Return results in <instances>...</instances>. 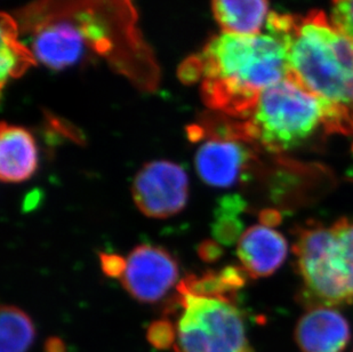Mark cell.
Returning <instances> with one entry per match:
<instances>
[{"label": "cell", "mask_w": 353, "mask_h": 352, "mask_svg": "<svg viewBox=\"0 0 353 352\" xmlns=\"http://www.w3.org/2000/svg\"><path fill=\"white\" fill-rule=\"evenodd\" d=\"M100 262L104 275L110 278H121L126 271L127 261L118 254L101 253Z\"/></svg>", "instance_id": "obj_20"}, {"label": "cell", "mask_w": 353, "mask_h": 352, "mask_svg": "<svg viewBox=\"0 0 353 352\" xmlns=\"http://www.w3.org/2000/svg\"><path fill=\"white\" fill-rule=\"evenodd\" d=\"M184 83L201 80V95L210 109L246 119L261 93L290 76L286 43L268 31L254 36L221 34L180 69Z\"/></svg>", "instance_id": "obj_2"}, {"label": "cell", "mask_w": 353, "mask_h": 352, "mask_svg": "<svg viewBox=\"0 0 353 352\" xmlns=\"http://www.w3.org/2000/svg\"><path fill=\"white\" fill-rule=\"evenodd\" d=\"M179 278V266L165 249L140 245L127 259L126 271L121 282L134 299L154 303L166 295Z\"/></svg>", "instance_id": "obj_8"}, {"label": "cell", "mask_w": 353, "mask_h": 352, "mask_svg": "<svg viewBox=\"0 0 353 352\" xmlns=\"http://www.w3.org/2000/svg\"><path fill=\"white\" fill-rule=\"evenodd\" d=\"M247 141L232 137H210L196 153L194 165L200 179L208 186H234L253 159Z\"/></svg>", "instance_id": "obj_9"}, {"label": "cell", "mask_w": 353, "mask_h": 352, "mask_svg": "<svg viewBox=\"0 0 353 352\" xmlns=\"http://www.w3.org/2000/svg\"><path fill=\"white\" fill-rule=\"evenodd\" d=\"M1 48H0V80L1 88L10 78H17L36 64L30 48L20 40L17 20L8 14H1Z\"/></svg>", "instance_id": "obj_15"}, {"label": "cell", "mask_w": 353, "mask_h": 352, "mask_svg": "<svg viewBox=\"0 0 353 352\" xmlns=\"http://www.w3.org/2000/svg\"><path fill=\"white\" fill-rule=\"evenodd\" d=\"M176 338V326L168 318L158 319L148 327V342L156 349H170L175 346Z\"/></svg>", "instance_id": "obj_18"}, {"label": "cell", "mask_w": 353, "mask_h": 352, "mask_svg": "<svg viewBox=\"0 0 353 352\" xmlns=\"http://www.w3.org/2000/svg\"><path fill=\"white\" fill-rule=\"evenodd\" d=\"M260 219L264 226H272L279 222L280 215L274 211H264L261 213Z\"/></svg>", "instance_id": "obj_23"}, {"label": "cell", "mask_w": 353, "mask_h": 352, "mask_svg": "<svg viewBox=\"0 0 353 352\" xmlns=\"http://www.w3.org/2000/svg\"><path fill=\"white\" fill-rule=\"evenodd\" d=\"M330 118L327 104L290 75L263 90L241 121L250 142L283 153L302 146L320 127L327 132Z\"/></svg>", "instance_id": "obj_4"}, {"label": "cell", "mask_w": 353, "mask_h": 352, "mask_svg": "<svg viewBox=\"0 0 353 352\" xmlns=\"http://www.w3.org/2000/svg\"><path fill=\"white\" fill-rule=\"evenodd\" d=\"M38 153L32 134L23 127L1 124L0 177L6 183L30 179L37 170Z\"/></svg>", "instance_id": "obj_12"}, {"label": "cell", "mask_w": 353, "mask_h": 352, "mask_svg": "<svg viewBox=\"0 0 353 352\" xmlns=\"http://www.w3.org/2000/svg\"><path fill=\"white\" fill-rule=\"evenodd\" d=\"M175 352H254L236 300L179 293Z\"/></svg>", "instance_id": "obj_6"}, {"label": "cell", "mask_w": 353, "mask_h": 352, "mask_svg": "<svg viewBox=\"0 0 353 352\" xmlns=\"http://www.w3.org/2000/svg\"><path fill=\"white\" fill-rule=\"evenodd\" d=\"M43 351L45 352H67V348L63 341L57 338V336H52L50 339H47L43 346Z\"/></svg>", "instance_id": "obj_22"}, {"label": "cell", "mask_w": 353, "mask_h": 352, "mask_svg": "<svg viewBox=\"0 0 353 352\" xmlns=\"http://www.w3.org/2000/svg\"><path fill=\"white\" fill-rule=\"evenodd\" d=\"M0 352H28L36 336L34 322L23 310L14 306H1Z\"/></svg>", "instance_id": "obj_16"}, {"label": "cell", "mask_w": 353, "mask_h": 352, "mask_svg": "<svg viewBox=\"0 0 353 352\" xmlns=\"http://www.w3.org/2000/svg\"><path fill=\"white\" fill-rule=\"evenodd\" d=\"M188 176L185 170L168 160L145 164L135 176L133 199L144 215L167 219L176 215L187 205Z\"/></svg>", "instance_id": "obj_7"}, {"label": "cell", "mask_w": 353, "mask_h": 352, "mask_svg": "<svg viewBox=\"0 0 353 352\" xmlns=\"http://www.w3.org/2000/svg\"><path fill=\"white\" fill-rule=\"evenodd\" d=\"M287 242L271 226L259 224L248 228L238 240L236 254L243 270L254 280L271 276L285 262Z\"/></svg>", "instance_id": "obj_11"}, {"label": "cell", "mask_w": 353, "mask_h": 352, "mask_svg": "<svg viewBox=\"0 0 353 352\" xmlns=\"http://www.w3.org/2000/svg\"><path fill=\"white\" fill-rule=\"evenodd\" d=\"M350 336L347 319L330 306H314L295 329V340L302 352H344Z\"/></svg>", "instance_id": "obj_10"}, {"label": "cell", "mask_w": 353, "mask_h": 352, "mask_svg": "<svg viewBox=\"0 0 353 352\" xmlns=\"http://www.w3.org/2000/svg\"><path fill=\"white\" fill-rule=\"evenodd\" d=\"M295 254L307 299L319 306L353 302V219L302 230Z\"/></svg>", "instance_id": "obj_5"}, {"label": "cell", "mask_w": 353, "mask_h": 352, "mask_svg": "<svg viewBox=\"0 0 353 352\" xmlns=\"http://www.w3.org/2000/svg\"><path fill=\"white\" fill-rule=\"evenodd\" d=\"M23 17L34 59L52 69L94 57L121 70L128 69V57L151 62L130 0H40Z\"/></svg>", "instance_id": "obj_1"}, {"label": "cell", "mask_w": 353, "mask_h": 352, "mask_svg": "<svg viewBox=\"0 0 353 352\" xmlns=\"http://www.w3.org/2000/svg\"><path fill=\"white\" fill-rule=\"evenodd\" d=\"M240 213V211L219 206L216 219L212 226L217 243L231 245L240 239V233L243 230V223L238 219Z\"/></svg>", "instance_id": "obj_17"}, {"label": "cell", "mask_w": 353, "mask_h": 352, "mask_svg": "<svg viewBox=\"0 0 353 352\" xmlns=\"http://www.w3.org/2000/svg\"><path fill=\"white\" fill-rule=\"evenodd\" d=\"M198 254L203 262L213 263L220 259L223 254V249L216 240H205L198 247Z\"/></svg>", "instance_id": "obj_21"}, {"label": "cell", "mask_w": 353, "mask_h": 352, "mask_svg": "<svg viewBox=\"0 0 353 352\" xmlns=\"http://www.w3.org/2000/svg\"><path fill=\"white\" fill-rule=\"evenodd\" d=\"M267 30L286 43L290 75L330 110L327 133L353 134V41L323 12L270 13Z\"/></svg>", "instance_id": "obj_3"}, {"label": "cell", "mask_w": 353, "mask_h": 352, "mask_svg": "<svg viewBox=\"0 0 353 352\" xmlns=\"http://www.w3.org/2000/svg\"><path fill=\"white\" fill-rule=\"evenodd\" d=\"M212 10L224 34H261L269 19L268 0H212Z\"/></svg>", "instance_id": "obj_13"}, {"label": "cell", "mask_w": 353, "mask_h": 352, "mask_svg": "<svg viewBox=\"0 0 353 352\" xmlns=\"http://www.w3.org/2000/svg\"><path fill=\"white\" fill-rule=\"evenodd\" d=\"M330 22L353 41V0H333Z\"/></svg>", "instance_id": "obj_19"}, {"label": "cell", "mask_w": 353, "mask_h": 352, "mask_svg": "<svg viewBox=\"0 0 353 352\" xmlns=\"http://www.w3.org/2000/svg\"><path fill=\"white\" fill-rule=\"evenodd\" d=\"M245 270L225 266L220 273L207 271L201 276L189 275L177 285V292L203 297L236 300L238 289L246 284Z\"/></svg>", "instance_id": "obj_14"}]
</instances>
